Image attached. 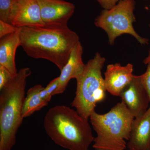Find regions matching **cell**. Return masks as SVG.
Instances as JSON below:
<instances>
[{
    "instance_id": "cell-10",
    "label": "cell",
    "mask_w": 150,
    "mask_h": 150,
    "mask_svg": "<svg viewBox=\"0 0 150 150\" xmlns=\"http://www.w3.org/2000/svg\"><path fill=\"white\" fill-rule=\"evenodd\" d=\"M83 48L79 42L73 48L67 64L61 71L58 88L54 96L63 93L71 79H77L83 72L86 64L82 59Z\"/></svg>"
},
{
    "instance_id": "cell-7",
    "label": "cell",
    "mask_w": 150,
    "mask_h": 150,
    "mask_svg": "<svg viewBox=\"0 0 150 150\" xmlns=\"http://www.w3.org/2000/svg\"><path fill=\"white\" fill-rule=\"evenodd\" d=\"M120 96L135 118L144 114L149 107V97L140 76L134 75L131 82L123 90Z\"/></svg>"
},
{
    "instance_id": "cell-11",
    "label": "cell",
    "mask_w": 150,
    "mask_h": 150,
    "mask_svg": "<svg viewBox=\"0 0 150 150\" xmlns=\"http://www.w3.org/2000/svg\"><path fill=\"white\" fill-rule=\"evenodd\" d=\"M127 147L130 150H150V105L144 114L135 118Z\"/></svg>"
},
{
    "instance_id": "cell-19",
    "label": "cell",
    "mask_w": 150,
    "mask_h": 150,
    "mask_svg": "<svg viewBox=\"0 0 150 150\" xmlns=\"http://www.w3.org/2000/svg\"><path fill=\"white\" fill-rule=\"evenodd\" d=\"M147 65L146 72L140 76V77L142 84L146 91L150 100V62Z\"/></svg>"
},
{
    "instance_id": "cell-17",
    "label": "cell",
    "mask_w": 150,
    "mask_h": 150,
    "mask_svg": "<svg viewBox=\"0 0 150 150\" xmlns=\"http://www.w3.org/2000/svg\"><path fill=\"white\" fill-rule=\"evenodd\" d=\"M19 29V28L14 26L12 24L0 21V38L12 34Z\"/></svg>"
},
{
    "instance_id": "cell-18",
    "label": "cell",
    "mask_w": 150,
    "mask_h": 150,
    "mask_svg": "<svg viewBox=\"0 0 150 150\" xmlns=\"http://www.w3.org/2000/svg\"><path fill=\"white\" fill-rule=\"evenodd\" d=\"M13 76L8 70L0 66V90L8 83Z\"/></svg>"
},
{
    "instance_id": "cell-20",
    "label": "cell",
    "mask_w": 150,
    "mask_h": 150,
    "mask_svg": "<svg viewBox=\"0 0 150 150\" xmlns=\"http://www.w3.org/2000/svg\"><path fill=\"white\" fill-rule=\"evenodd\" d=\"M104 9L112 8L121 0H96Z\"/></svg>"
},
{
    "instance_id": "cell-8",
    "label": "cell",
    "mask_w": 150,
    "mask_h": 150,
    "mask_svg": "<svg viewBox=\"0 0 150 150\" xmlns=\"http://www.w3.org/2000/svg\"><path fill=\"white\" fill-rule=\"evenodd\" d=\"M41 18L46 25H68L75 6L65 0H37Z\"/></svg>"
},
{
    "instance_id": "cell-3",
    "label": "cell",
    "mask_w": 150,
    "mask_h": 150,
    "mask_svg": "<svg viewBox=\"0 0 150 150\" xmlns=\"http://www.w3.org/2000/svg\"><path fill=\"white\" fill-rule=\"evenodd\" d=\"M29 68L21 69L0 90V150H11L16 134L23 121L22 110L25 98Z\"/></svg>"
},
{
    "instance_id": "cell-6",
    "label": "cell",
    "mask_w": 150,
    "mask_h": 150,
    "mask_svg": "<svg viewBox=\"0 0 150 150\" xmlns=\"http://www.w3.org/2000/svg\"><path fill=\"white\" fill-rule=\"evenodd\" d=\"M135 5V0H121L112 8L103 10L96 19L94 24L107 33L110 45H113L116 38L124 34L134 36L142 45L148 44L149 40L141 37L133 27L136 20Z\"/></svg>"
},
{
    "instance_id": "cell-13",
    "label": "cell",
    "mask_w": 150,
    "mask_h": 150,
    "mask_svg": "<svg viewBox=\"0 0 150 150\" xmlns=\"http://www.w3.org/2000/svg\"><path fill=\"white\" fill-rule=\"evenodd\" d=\"M21 28L15 32L1 38L0 66L9 71L13 76L17 74L15 57L17 49L21 46Z\"/></svg>"
},
{
    "instance_id": "cell-12",
    "label": "cell",
    "mask_w": 150,
    "mask_h": 150,
    "mask_svg": "<svg viewBox=\"0 0 150 150\" xmlns=\"http://www.w3.org/2000/svg\"><path fill=\"white\" fill-rule=\"evenodd\" d=\"M17 13L12 24L21 28L45 25L37 0H18Z\"/></svg>"
},
{
    "instance_id": "cell-4",
    "label": "cell",
    "mask_w": 150,
    "mask_h": 150,
    "mask_svg": "<svg viewBox=\"0 0 150 150\" xmlns=\"http://www.w3.org/2000/svg\"><path fill=\"white\" fill-rule=\"evenodd\" d=\"M89 118L97 134L93 145L95 150L126 149L135 118L124 102L118 103L105 114L95 110Z\"/></svg>"
},
{
    "instance_id": "cell-9",
    "label": "cell",
    "mask_w": 150,
    "mask_h": 150,
    "mask_svg": "<svg viewBox=\"0 0 150 150\" xmlns=\"http://www.w3.org/2000/svg\"><path fill=\"white\" fill-rule=\"evenodd\" d=\"M134 66L131 64L122 66L120 63L108 65L104 73V83L107 91L114 96L121 93L131 82L134 75Z\"/></svg>"
},
{
    "instance_id": "cell-22",
    "label": "cell",
    "mask_w": 150,
    "mask_h": 150,
    "mask_svg": "<svg viewBox=\"0 0 150 150\" xmlns=\"http://www.w3.org/2000/svg\"><path fill=\"white\" fill-rule=\"evenodd\" d=\"M149 27L150 28V24L149 25Z\"/></svg>"
},
{
    "instance_id": "cell-5",
    "label": "cell",
    "mask_w": 150,
    "mask_h": 150,
    "mask_svg": "<svg viewBox=\"0 0 150 150\" xmlns=\"http://www.w3.org/2000/svg\"><path fill=\"white\" fill-rule=\"evenodd\" d=\"M105 59L99 53L86 64L81 74L76 79V95L71 103L79 114L88 119L98 103L106 97V88L101 71Z\"/></svg>"
},
{
    "instance_id": "cell-21",
    "label": "cell",
    "mask_w": 150,
    "mask_h": 150,
    "mask_svg": "<svg viewBox=\"0 0 150 150\" xmlns=\"http://www.w3.org/2000/svg\"><path fill=\"white\" fill-rule=\"evenodd\" d=\"M150 62V50L149 52V55H148L147 57L144 60V63L145 64H148Z\"/></svg>"
},
{
    "instance_id": "cell-15",
    "label": "cell",
    "mask_w": 150,
    "mask_h": 150,
    "mask_svg": "<svg viewBox=\"0 0 150 150\" xmlns=\"http://www.w3.org/2000/svg\"><path fill=\"white\" fill-rule=\"evenodd\" d=\"M18 8V0H0V21L12 24Z\"/></svg>"
},
{
    "instance_id": "cell-14",
    "label": "cell",
    "mask_w": 150,
    "mask_h": 150,
    "mask_svg": "<svg viewBox=\"0 0 150 150\" xmlns=\"http://www.w3.org/2000/svg\"><path fill=\"white\" fill-rule=\"evenodd\" d=\"M43 88L41 85H36L28 91L23 107V118L29 117L48 104V103L43 100L40 97V92Z\"/></svg>"
},
{
    "instance_id": "cell-23",
    "label": "cell",
    "mask_w": 150,
    "mask_h": 150,
    "mask_svg": "<svg viewBox=\"0 0 150 150\" xmlns=\"http://www.w3.org/2000/svg\"></svg>"
},
{
    "instance_id": "cell-2",
    "label": "cell",
    "mask_w": 150,
    "mask_h": 150,
    "mask_svg": "<svg viewBox=\"0 0 150 150\" xmlns=\"http://www.w3.org/2000/svg\"><path fill=\"white\" fill-rule=\"evenodd\" d=\"M88 119L64 105L50 108L44 117L46 134L58 146L69 150H88L95 137Z\"/></svg>"
},
{
    "instance_id": "cell-1",
    "label": "cell",
    "mask_w": 150,
    "mask_h": 150,
    "mask_svg": "<svg viewBox=\"0 0 150 150\" xmlns=\"http://www.w3.org/2000/svg\"><path fill=\"white\" fill-rule=\"evenodd\" d=\"M20 40L21 46L28 56L50 61L60 71L80 41L78 34L68 25H46L21 28Z\"/></svg>"
},
{
    "instance_id": "cell-16",
    "label": "cell",
    "mask_w": 150,
    "mask_h": 150,
    "mask_svg": "<svg viewBox=\"0 0 150 150\" xmlns=\"http://www.w3.org/2000/svg\"><path fill=\"white\" fill-rule=\"evenodd\" d=\"M59 85V77H57L51 81L46 88H44L40 92V95L41 99L47 102L51 100L54 93L57 90Z\"/></svg>"
}]
</instances>
